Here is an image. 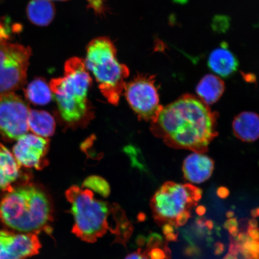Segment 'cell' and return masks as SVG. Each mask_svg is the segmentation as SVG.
<instances>
[{
	"label": "cell",
	"mask_w": 259,
	"mask_h": 259,
	"mask_svg": "<svg viewBox=\"0 0 259 259\" xmlns=\"http://www.w3.org/2000/svg\"><path fill=\"white\" fill-rule=\"evenodd\" d=\"M85 64L103 96L111 104L117 105L130 71L125 65L118 62L114 45L108 38H95L87 47Z\"/></svg>",
	"instance_id": "5b68a950"
},
{
	"label": "cell",
	"mask_w": 259,
	"mask_h": 259,
	"mask_svg": "<svg viewBox=\"0 0 259 259\" xmlns=\"http://www.w3.org/2000/svg\"><path fill=\"white\" fill-rule=\"evenodd\" d=\"M218 118L198 97L186 94L163 107L151 129L171 148L205 153L218 136Z\"/></svg>",
	"instance_id": "6da1fadb"
},
{
	"label": "cell",
	"mask_w": 259,
	"mask_h": 259,
	"mask_svg": "<svg viewBox=\"0 0 259 259\" xmlns=\"http://www.w3.org/2000/svg\"><path fill=\"white\" fill-rule=\"evenodd\" d=\"M30 109L14 93L0 95V134L18 140L27 134Z\"/></svg>",
	"instance_id": "9c48e42d"
},
{
	"label": "cell",
	"mask_w": 259,
	"mask_h": 259,
	"mask_svg": "<svg viewBox=\"0 0 259 259\" xmlns=\"http://www.w3.org/2000/svg\"><path fill=\"white\" fill-rule=\"evenodd\" d=\"M91 8H92L97 14H102L104 11L105 7L103 0H87Z\"/></svg>",
	"instance_id": "7402d4cb"
},
{
	"label": "cell",
	"mask_w": 259,
	"mask_h": 259,
	"mask_svg": "<svg viewBox=\"0 0 259 259\" xmlns=\"http://www.w3.org/2000/svg\"><path fill=\"white\" fill-rule=\"evenodd\" d=\"M0 220L21 233L44 231L53 220V205L40 188L27 186L11 191L0 202Z\"/></svg>",
	"instance_id": "3957f363"
},
{
	"label": "cell",
	"mask_w": 259,
	"mask_h": 259,
	"mask_svg": "<svg viewBox=\"0 0 259 259\" xmlns=\"http://www.w3.org/2000/svg\"><path fill=\"white\" fill-rule=\"evenodd\" d=\"M92 79L81 58H70L65 64L63 77L52 79L50 88L61 117L69 124L83 120L89 112L87 95Z\"/></svg>",
	"instance_id": "277c9868"
},
{
	"label": "cell",
	"mask_w": 259,
	"mask_h": 259,
	"mask_svg": "<svg viewBox=\"0 0 259 259\" xmlns=\"http://www.w3.org/2000/svg\"><path fill=\"white\" fill-rule=\"evenodd\" d=\"M218 194L221 197H225L229 194V192L226 189H220V191H218Z\"/></svg>",
	"instance_id": "cb8c5ba5"
},
{
	"label": "cell",
	"mask_w": 259,
	"mask_h": 259,
	"mask_svg": "<svg viewBox=\"0 0 259 259\" xmlns=\"http://www.w3.org/2000/svg\"><path fill=\"white\" fill-rule=\"evenodd\" d=\"M25 95L32 104L40 106L48 105L53 97L50 85L41 78L31 81L25 90Z\"/></svg>",
	"instance_id": "ffe728a7"
},
{
	"label": "cell",
	"mask_w": 259,
	"mask_h": 259,
	"mask_svg": "<svg viewBox=\"0 0 259 259\" xmlns=\"http://www.w3.org/2000/svg\"><path fill=\"white\" fill-rule=\"evenodd\" d=\"M83 189H87L95 192L103 197H108L111 192L109 184L102 177L91 176L87 178L83 183Z\"/></svg>",
	"instance_id": "44dd1931"
},
{
	"label": "cell",
	"mask_w": 259,
	"mask_h": 259,
	"mask_svg": "<svg viewBox=\"0 0 259 259\" xmlns=\"http://www.w3.org/2000/svg\"><path fill=\"white\" fill-rule=\"evenodd\" d=\"M41 247L33 233H15L0 230V259H26L39 252Z\"/></svg>",
	"instance_id": "30bf717a"
},
{
	"label": "cell",
	"mask_w": 259,
	"mask_h": 259,
	"mask_svg": "<svg viewBox=\"0 0 259 259\" xmlns=\"http://www.w3.org/2000/svg\"><path fill=\"white\" fill-rule=\"evenodd\" d=\"M169 248L159 235H153L149 238L144 247L138 248L125 259H170Z\"/></svg>",
	"instance_id": "2e32d148"
},
{
	"label": "cell",
	"mask_w": 259,
	"mask_h": 259,
	"mask_svg": "<svg viewBox=\"0 0 259 259\" xmlns=\"http://www.w3.org/2000/svg\"><path fill=\"white\" fill-rule=\"evenodd\" d=\"M202 191L192 184L168 181L151 200L154 219L160 226L178 228L185 225L194 206L202 198Z\"/></svg>",
	"instance_id": "8992f818"
},
{
	"label": "cell",
	"mask_w": 259,
	"mask_h": 259,
	"mask_svg": "<svg viewBox=\"0 0 259 259\" xmlns=\"http://www.w3.org/2000/svg\"><path fill=\"white\" fill-rule=\"evenodd\" d=\"M29 130L35 135L44 138L51 137L56 131V121L50 113L38 110H30Z\"/></svg>",
	"instance_id": "e0dca14e"
},
{
	"label": "cell",
	"mask_w": 259,
	"mask_h": 259,
	"mask_svg": "<svg viewBox=\"0 0 259 259\" xmlns=\"http://www.w3.org/2000/svg\"><path fill=\"white\" fill-rule=\"evenodd\" d=\"M50 1H67V0H50Z\"/></svg>",
	"instance_id": "484cf974"
},
{
	"label": "cell",
	"mask_w": 259,
	"mask_h": 259,
	"mask_svg": "<svg viewBox=\"0 0 259 259\" xmlns=\"http://www.w3.org/2000/svg\"><path fill=\"white\" fill-rule=\"evenodd\" d=\"M208 66L218 76L229 77L236 72L239 63L234 54L228 48L222 46L210 54Z\"/></svg>",
	"instance_id": "4fadbf2b"
},
{
	"label": "cell",
	"mask_w": 259,
	"mask_h": 259,
	"mask_svg": "<svg viewBox=\"0 0 259 259\" xmlns=\"http://www.w3.org/2000/svg\"><path fill=\"white\" fill-rule=\"evenodd\" d=\"M31 54L29 47L9 41L0 43V95L25 85Z\"/></svg>",
	"instance_id": "52a82bcc"
},
{
	"label": "cell",
	"mask_w": 259,
	"mask_h": 259,
	"mask_svg": "<svg viewBox=\"0 0 259 259\" xmlns=\"http://www.w3.org/2000/svg\"><path fill=\"white\" fill-rule=\"evenodd\" d=\"M124 91L129 105L139 118L151 122L155 120L163 106L154 76L139 74L125 83Z\"/></svg>",
	"instance_id": "ba28073f"
},
{
	"label": "cell",
	"mask_w": 259,
	"mask_h": 259,
	"mask_svg": "<svg viewBox=\"0 0 259 259\" xmlns=\"http://www.w3.org/2000/svg\"><path fill=\"white\" fill-rule=\"evenodd\" d=\"M66 196L74 220L72 232L77 237L93 243L110 232L116 242L126 244L133 226L118 204L97 199L92 191L76 186L67 190Z\"/></svg>",
	"instance_id": "7a4b0ae2"
},
{
	"label": "cell",
	"mask_w": 259,
	"mask_h": 259,
	"mask_svg": "<svg viewBox=\"0 0 259 259\" xmlns=\"http://www.w3.org/2000/svg\"><path fill=\"white\" fill-rule=\"evenodd\" d=\"M197 213H199V215H202L203 213H205V209L203 206H200L198 208H197Z\"/></svg>",
	"instance_id": "d4e9b609"
},
{
	"label": "cell",
	"mask_w": 259,
	"mask_h": 259,
	"mask_svg": "<svg viewBox=\"0 0 259 259\" xmlns=\"http://www.w3.org/2000/svg\"><path fill=\"white\" fill-rule=\"evenodd\" d=\"M49 141L34 134H26L18 139L13 155L19 166L41 169L48 164Z\"/></svg>",
	"instance_id": "8fae6325"
},
{
	"label": "cell",
	"mask_w": 259,
	"mask_h": 259,
	"mask_svg": "<svg viewBox=\"0 0 259 259\" xmlns=\"http://www.w3.org/2000/svg\"><path fill=\"white\" fill-rule=\"evenodd\" d=\"M19 167L14 155L0 144V190L6 189L18 179Z\"/></svg>",
	"instance_id": "ac0fdd59"
},
{
	"label": "cell",
	"mask_w": 259,
	"mask_h": 259,
	"mask_svg": "<svg viewBox=\"0 0 259 259\" xmlns=\"http://www.w3.org/2000/svg\"><path fill=\"white\" fill-rule=\"evenodd\" d=\"M197 97L210 105L218 102L225 93V84L218 76L208 74L204 76L196 87Z\"/></svg>",
	"instance_id": "9a60e30c"
},
{
	"label": "cell",
	"mask_w": 259,
	"mask_h": 259,
	"mask_svg": "<svg viewBox=\"0 0 259 259\" xmlns=\"http://www.w3.org/2000/svg\"><path fill=\"white\" fill-rule=\"evenodd\" d=\"M27 15L32 24L46 26L53 20L54 6L50 0H31L27 6Z\"/></svg>",
	"instance_id": "d6986e66"
},
{
	"label": "cell",
	"mask_w": 259,
	"mask_h": 259,
	"mask_svg": "<svg viewBox=\"0 0 259 259\" xmlns=\"http://www.w3.org/2000/svg\"><path fill=\"white\" fill-rule=\"evenodd\" d=\"M10 35L4 24L0 22V43L9 41Z\"/></svg>",
	"instance_id": "603a6c76"
},
{
	"label": "cell",
	"mask_w": 259,
	"mask_h": 259,
	"mask_svg": "<svg viewBox=\"0 0 259 259\" xmlns=\"http://www.w3.org/2000/svg\"><path fill=\"white\" fill-rule=\"evenodd\" d=\"M214 169V161L205 153H194L188 155L184 160V177L190 183L200 184L205 182L212 176Z\"/></svg>",
	"instance_id": "7c38bea8"
},
{
	"label": "cell",
	"mask_w": 259,
	"mask_h": 259,
	"mask_svg": "<svg viewBox=\"0 0 259 259\" xmlns=\"http://www.w3.org/2000/svg\"><path fill=\"white\" fill-rule=\"evenodd\" d=\"M236 138L245 142H253L259 139V115L253 112L239 113L232 122Z\"/></svg>",
	"instance_id": "5bb4252c"
}]
</instances>
